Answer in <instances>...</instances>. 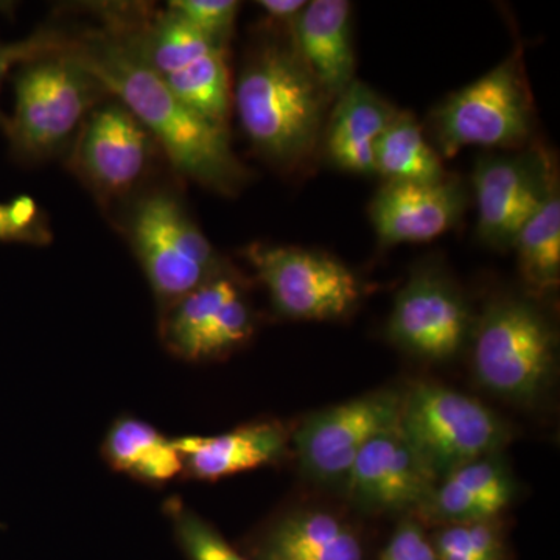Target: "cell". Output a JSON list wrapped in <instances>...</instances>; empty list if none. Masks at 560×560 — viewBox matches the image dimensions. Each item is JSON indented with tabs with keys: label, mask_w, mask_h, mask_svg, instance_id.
<instances>
[{
	"label": "cell",
	"mask_w": 560,
	"mask_h": 560,
	"mask_svg": "<svg viewBox=\"0 0 560 560\" xmlns=\"http://www.w3.org/2000/svg\"><path fill=\"white\" fill-rule=\"evenodd\" d=\"M97 13L98 27L68 32L70 54L153 135L176 173L215 194H238L250 175L232 151L228 128L176 97L127 33Z\"/></svg>",
	"instance_id": "6da1fadb"
},
{
	"label": "cell",
	"mask_w": 560,
	"mask_h": 560,
	"mask_svg": "<svg viewBox=\"0 0 560 560\" xmlns=\"http://www.w3.org/2000/svg\"><path fill=\"white\" fill-rule=\"evenodd\" d=\"M327 95L296 49L261 44L243 66L232 105L250 145L280 168H293L315 150Z\"/></svg>",
	"instance_id": "7a4b0ae2"
},
{
	"label": "cell",
	"mask_w": 560,
	"mask_h": 560,
	"mask_svg": "<svg viewBox=\"0 0 560 560\" xmlns=\"http://www.w3.org/2000/svg\"><path fill=\"white\" fill-rule=\"evenodd\" d=\"M127 33L168 90L206 119L228 128L232 106L226 50L172 11L143 3L94 7Z\"/></svg>",
	"instance_id": "3957f363"
},
{
	"label": "cell",
	"mask_w": 560,
	"mask_h": 560,
	"mask_svg": "<svg viewBox=\"0 0 560 560\" xmlns=\"http://www.w3.org/2000/svg\"><path fill=\"white\" fill-rule=\"evenodd\" d=\"M106 97L108 91L66 44L60 50L22 62L14 75V114L5 130L11 149L24 161L57 156Z\"/></svg>",
	"instance_id": "277c9868"
},
{
	"label": "cell",
	"mask_w": 560,
	"mask_h": 560,
	"mask_svg": "<svg viewBox=\"0 0 560 560\" xmlns=\"http://www.w3.org/2000/svg\"><path fill=\"white\" fill-rule=\"evenodd\" d=\"M121 231L145 272L161 312L226 271L175 191L156 187L131 198Z\"/></svg>",
	"instance_id": "5b68a950"
},
{
	"label": "cell",
	"mask_w": 560,
	"mask_h": 560,
	"mask_svg": "<svg viewBox=\"0 0 560 560\" xmlns=\"http://www.w3.org/2000/svg\"><path fill=\"white\" fill-rule=\"evenodd\" d=\"M399 429L438 481L511 440L503 420L458 390L418 383L401 396Z\"/></svg>",
	"instance_id": "8992f818"
},
{
	"label": "cell",
	"mask_w": 560,
	"mask_h": 560,
	"mask_svg": "<svg viewBox=\"0 0 560 560\" xmlns=\"http://www.w3.org/2000/svg\"><path fill=\"white\" fill-rule=\"evenodd\" d=\"M556 338L545 316L523 301H501L488 308L478 327L474 370L493 394L530 405L550 388Z\"/></svg>",
	"instance_id": "52a82bcc"
},
{
	"label": "cell",
	"mask_w": 560,
	"mask_h": 560,
	"mask_svg": "<svg viewBox=\"0 0 560 560\" xmlns=\"http://www.w3.org/2000/svg\"><path fill=\"white\" fill-rule=\"evenodd\" d=\"M161 147L117 98L91 110L72 142L69 168L109 208L139 191Z\"/></svg>",
	"instance_id": "ba28073f"
},
{
	"label": "cell",
	"mask_w": 560,
	"mask_h": 560,
	"mask_svg": "<svg viewBox=\"0 0 560 560\" xmlns=\"http://www.w3.org/2000/svg\"><path fill=\"white\" fill-rule=\"evenodd\" d=\"M438 143L447 158L466 147H514L529 138L533 103L517 57L453 94L436 110Z\"/></svg>",
	"instance_id": "9c48e42d"
},
{
	"label": "cell",
	"mask_w": 560,
	"mask_h": 560,
	"mask_svg": "<svg viewBox=\"0 0 560 560\" xmlns=\"http://www.w3.org/2000/svg\"><path fill=\"white\" fill-rule=\"evenodd\" d=\"M245 256L267 287L276 311L287 318H338L360 298V283L353 272L326 254L254 243Z\"/></svg>",
	"instance_id": "30bf717a"
},
{
	"label": "cell",
	"mask_w": 560,
	"mask_h": 560,
	"mask_svg": "<svg viewBox=\"0 0 560 560\" xmlns=\"http://www.w3.org/2000/svg\"><path fill=\"white\" fill-rule=\"evenodd\" d=\"M400 394L378 390L315 412L294 431L301 467L326 485H346L368 442L399 423Z\"/></svg>",
	"instance_id": "8fae6325"
},
{
	"label": "cell",
	"mask_w": 560,
	"mask_h": 560,
	"mask_svg": "<svg viewBox=\"0 0 560 560\" xmlns=\"http://www.w3.org/2000/svg\"><path fill=\"white\" fill-rule=\"evenodd\" d=\"M254 315L245 291L230 272H220L161 312L162 345L186 361L228 355L249 340Z\"/></svg>",
	"instance_id": "7c38bea8"
},
{
	"label": "cell",
	"mask_w": 560,
	"mask_h": 560,
	"mask_svg": "<svg viewBox=\"0 0 560 560\" xmlns=\"http://www.w3.org/2000/svg\"><path fill=\"white\" fill-rule=\"evenodd\" d=\"M469 327V307L455 287L436 276L419 275L397 296L388 334L408 352L442 361L459 352Z\"/></svg>",
	"instance_id": "4fadbf2b"
},
{
	"label": "cell",
	"mask_w": 560,
	"mask_h": 560,
	"mask_svg": "<svg viewBox=\"0 0 560 560\" xmlns=\"http://www.w3.org/2000/svg\"><path fill=\"white\" fill-rule=\"evenodd\" d=\"M436 485L397 423L368 442L345 486L361 510L397 514L422 510Z\"/></svg>",
	"instance_id": "5bb4252c"
},
{
	"label": "cell",
	"mask_w": 560,
	"mask_h": 560,
	"mask_svg": "<svg viewBox=\"0 0 560 560\" xmlns=\"http://www.w3.org/2000/svg\"><path fill=\"white\" fill-rule=\"evenodd\" d=\"M547 162L529 158H485L474 175L478 232L497 248L514 245L518 231L547 190L552 176Z\"/></svg>",
	"instance_id": "9a60e30c"
},
{
	"label": "cell",
	"mask_w": 560,
	"mask_h": 560,
	"mask_svg": "<svg viewBox=\"0 0 560 560\" xmlns=\"http://www.w3.org/2000/svg\"><path fill=\"white\" fill-rule=\"evenodd\" d=\"M458 180L434 184L386 183L371 205V220L385 245L422 243L440 237L463 215Z\"/></svg>",
	"instance_id": "2e32d148"
},
{
	"label": "cell",
	"mask_w": 560,
	"mask_h": 560,
	"mask_svg": "<svg viewBox=\"0 0 560 560\" xmlns=\"http://www.w3.org/2000/svg\"><path fill=\"white\" fill-rule=\"evenodd\" d=\"M289 441L282 423L261 420L217 436L180 438L176 445L186 477L198 481H219L278 463L287 455Z\"/></svg>",
	"instance_id": "e0dca14e"
},
{
	"label": "cell",
	"mask_w": 560,
	"mask_h": 560,
	"mask_svg": "<svg viewBox=\"0 0 560 560\" xmlns=\"http://www.w3.org/2000/svg\"><path fill=\"white\" fill-rule=\"evenodd\" d=\"M294 49L327 97H340L353 81L355 54L350 3L313 0L293 24Z\"/></svg>",
	"instance_id": "ac0fdd59"
},
{
	"label": "cell",
	"mask_w": 560,
	"mask_h": 560,
	"mask_svg": "<svg viewBox=\"0 0 560 560\" xmlns=\"http://www.w3.org/2000/svg\"><path fill=\"white\" fill-rule=\"evenodd\" d=\"M515 482L500 453L471 460L438 481L420 514L444 525L497 518L510 506Z\"/></svg>",
	"instance_id": "d6986e66"
},
{
	"label": "cell",
	"mask_w": 560,
	"mask_h": 560,
	"mask_svg": "<svg viewBox=\"0 0 560 560\" xmlns=\"http://www.w3.org/2000/svg\"><path fill=\"white\" fill-rule=\"evenodd\" d=\"M396 109L361 81L341 92L327 128L326 149L341 171L375 173L374 153L378 139L393 120Z\"/></svg>",
	"instance_id": "ffe728a7"
},
{
	"label": "cell",
	"mask_w": 560,
	"mask_h": 560,
	"mask_svg": "<svg viewBox=\"0 0 560 560\" xmlns=\"http://www.w3.org/2000/svg\"><path fill=\"white\" fill-rule=\"evenodd\" d=\"M257 560H363L359 536L324 511L291 512L261 537Z\"/></svg>",
	"instance_id": "44dd1931"
},
{
	"label": "cell",
	"mask_w": 560,
	"mask_h": 560,
	"mask_svg": "<svg viewBox=\"0 0 560 560\" xmlns=\"http://www.w3.org/2000/svg\"><path fill=\"white\" fill-rule=\"evenodd\" d=\"M102 452L114 470L149 485H165L183 474L176 440H168L151 423L131 416L110 425Z\"/></svg>",
	"instance_id": "7402d4cb"
},
{
	"label": "cell",
	"mask_w": 560,
	"mask_h": 560,
	"mask_svg": "<svg viewBox=\"0 0 560 560\" xmlns=\"http://www.w3.org/2000/svg\"><path fill=\"white\" fill-rule=\"evenodd\" d=\"M375 173L386 183L434 184L447 179L438 151L410 113L396 110L375 145Z\"/></svg>",
	"instance_id": "603a6c76"
},
{
	"label": "cell",
	"mask_w": 560,
	"mask_h": 560,
	"mask_svg": "<svg viewBox=\"0 0 560 560\" xmlns=\"http://www.w3.org/2000/svg\"><path fill=\"white\" fill-rule=\"evenodd\" d=\"M552 173L547 190L515 237L518 264L525 279L539 289L558 283L560 275V197Z\"/></svg>",
	"instance_id": "cb8c5ba5"
},
{
	"label": "cell",
	"mask_w": 560,
	"mask_h": 560,
	"mask_svg": "<svg viewBox=\"0 0 560 560\" xmlns=\"http://www.w3.org/2000/svg\"><path fill=\"white\" fill-rule=\"evenodd\" d=\"M165 510L172 518L179 547L190 560H248L235 551L219 530L179 500L168 501Z\"/></svg>",
	"instance_id": "d4e9b609"
},
{
	"label": "cell",
	"mask_w": 560,
	"mask_h": 560,
	"mask_svg": "<svg viewBox=\"0 0 560 560\" xmlns=\"http://www.w3.org/2000/svg\"><path fill=\"white\" fill-rule=\"evenodd\" d=\"M165 9L226 49L241 3L235 0H172Z\"/></svg>",
	"instance_id": "484cf974"
},
{
	"label": "cell",
	"mask_w": 560,
	"mask_h": 560,
	"mask_svg": "<svg viewBox=\"0 0 560 560\" xmlns=\"http://www.w3.org/2000/svg\"><path fill=\"white\" fill-rule=\"evenodd\" d=\"M54 241L49 219L27 195L0 202V242L46 246Z\"/></svg>",
	"instance_id": "4316f807"
},
{
	"label": "cell",
	"mask_w": 560,
	"mask_h": 560,
	"mask_svg": "<svg viewBox=\"0 0 560 560\" xmlns=\"http://www.w3.org/2000/svg\"><path fill=\"white\" fill-rule=\"evenodd\" d=\"M66 44V31L57 28H40L27 38L2 43L0 40V88L11 69H16L22 62L31 61L39 55L60 50ZM9 127V117L0 109V128L5 132Z\"/></svg>",
	"instance_id": "83f0119b"
},
{
	"label": "cell",
	"mask_w": 560,
	"mask_h": 560,
	"mask_svg": "<svg viewBox=\"0 0 560 560\" xmlns=\"http://www.w3.org/2000/svg\"><path fill=\"white\" fill-rule=\"evenodd\" d=\"M381 560H440L418 523L401 522Z\"/></svg>",
	"instance_id": "f1b7e54d"
},
{
	"label": "cell",
	"mask_w": 560,
	"mask_h": 560,
	"mask_svg": "<svg viewBox=\"0 0 560 560\" xmlns=\"http://www.w3.org/2000/svg\"><path fill=\"white\" fill-rule=\"evenodd\" d=\"M257 5L267 13L270 20L294 24V21L307 7V2L304 0H260Z\"/></svg>",
	"instance_id": "f546056e"
}]
</instances>
